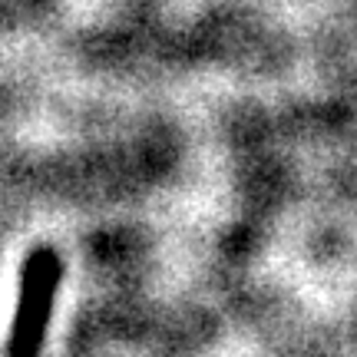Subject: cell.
I'll use <instances>...</instances> for the list:
<instances>
[{"label": "cell", "instance_id": "6da1fadb", "mask_svg": "<svg viewBox=\"0 0 357 357\" xmlns=\"http://www.w3.org/2000/svg\"><path fill=\"white\" fill-rule=\"evenodd\" d=\"M63 278V261L53 248H33L20 268V294L10 331L3 341V357H40L53 318L56 288Z\"/></svg>", "mask_w": 357, "mask_h": 357}]
</instances>
